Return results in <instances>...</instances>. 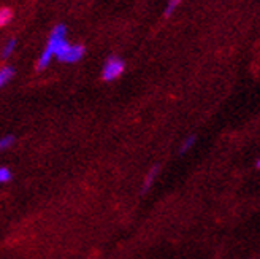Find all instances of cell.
<instances>
[{"instance_id": "cell-8", "label": "cell", "mask_w": 260, "mask_h": 259, "mask_svg": "<svg viewBox=\"0 0 260 259\" xmlns=\"http://www.w3.org/2000/svg\"><path fill=\"white\" fill-rule=\"evenodd\" d=\"M179 4H181V0H168L167 2V5H165V10H164V15L168 18V16H172L173 13H175V10L179 7Z\"/></svg>"}, {"instance_id": "cell-3", "label": "cell", "mask_w": 260, "mask_h": 259, "mask_svg": "<svg viewBox=\"0 0 260 259\" xmlns=\"http://www.w3.org/2000/svg\"><path fill=\"white\" fill-rule=\"evenodd\" d=\"M84 57V46L83 45H75V43H67L57 54V61L63 64H75Z\"/></svg>"}, {"instance_id": "cell-5", "label": "cell", "mask_w": 260, "mask_h": 259, "mask_svg": "<svg viewBox=\"0 0 260 259\" xmlns=\"http://www.w3.org/2000/svg\"><path fill=\"white\" fill-rule=\"evenodd\" d=\"M16 48H18L16 38H8V40L2 46V53H0V56H2V59L5 61V59H8V57L13 56V53L16 51Z\"/></svg>"}, {"instance_id": "cell-2", "label": "cell", "mask_w": 260, "mask_h": 259, "mask_svg": "<svg viewBox=\"0 0 260 259\" xmlns=\"http://www.w3.org/2000/svg\"><path fill=\"white\" fill-rule=\"evenodd\" d=\"M125 69V64L121 57L118 56H110L105 64H103V69H102V78L105 81H114L118 80L119 76L124 73Z\"/></svg>"}, {"instance_id": "cell-1", "label": "cell", "mask_w": 260, "mask_h": 259, "mask_svg": "<svg viewBox=\"0 0 260 259\" xmlns=\"http://www.w3.org/2000/svg\"><path fill=\"white\" fill-rule=\"evenodd\" d=\"M67 43H69L67 42V27H65L63 24H57L56 27L51 31V34L48 37V42H46V46L37 61V70H45L51 64V61H53L54 57H57L60 49Z\"/></svg>"}, {"instance_id": "cell-9", "label": "cell", "mask_w": 260, "mask_h": 259, "mask_svg": "<svg viewBox=\"0 0 260 259\" xmlns=\"http://www.w3.org/2000/svg\"><path fill=\"white\" fill-rule=\"evenodd\" d=\"M197 141V137L195 135H189L184 141H183V145H181V148H179V154H184V153H187L190 148H192V145Z\"/></svg>"}, {"instance_id": "cell-4", "label": "cell", "mask_w": 260, "mask_h": 259, "mask_svg": "<svg viewBox=\"0 0 260 259\" xmlns=\"http://www.w3.org/2000/svg\"><path fill=\"white\" fill-rule=\"evenodd\" d=\"M159 169H160L159 165H152V167H151V170H149V172H148V175L145 177V181H143L141 194H145V192H148V191H149V188L152 186L155 177H157V174H159Z\"/></svg>"}, {"instance_id": "cell-6", "label": "cell", "mask_w": 260, "mask_h": 259, "mask_svg": "<svg viewBox=\"0 0 260 259\" xmlns=\"http://www.w3.org/2000/svg\"><path fill=\"white\" fill-rule=\"evenodd\" d=\"M13 76H15V69L11 66H4L0 69V86H7L13 80Z\"/></svg>"}, {"instance_id": "cell-11", "label": "cell", "mask_w": 260, "mask_h": 259, "mask_svg": "<svg viewBox=\"0 0 260 259\" xmlns=\"http://www.w3.org/2000/svg\"><path fill=\"white\" fill-rule=\"evenodd\" d=\"M0 181H2V183H8V181H11V170L8 169V167H2V169H0Z\"/></svg>"}, {"instance_id": "cell-12", "label": "cell", "mask_w": 260, "mask_h": 259, "mask_svg": "<svg viewBox=\"0 0 260 259\" xmlns=\"http://www.w3.org/2000/svg\"><path fill=\"white\" fill-rule=\"evenodd\" d=\"M255 165H257V169H260V159L257 161V164H255Z\"/></svg>"}, {"instance_id": "cell-10", "label": "cell", "mask_w": 260, "mask_h": 259, "mask_svg": "<svg viewBox=\"0 0 260 259\" xmlns=\"http://www.w3.org/2000/svg\"><path fill=\"white\" fill-rule=\"evenodd\" d=\"M13 143H15V137H13V135H5V137L0 138V150L5 151V150H8Z\"/></svg>"}, {"instance_id": "cell-7", "label": "cell", "mask_w": 260, "mask_h": 259, "mask_svg": "<svg viewBox=\"0 0 260 259\" xmlns=\"http://www.w3.org/2000/svg\"><path fill=\"white\" fill-rule=\"evenodd\" d=\"M11 21H13V11L10 8L4 7L2 10H0V25L5 27V25H8Z\"/></svg>"}]
</instances>
